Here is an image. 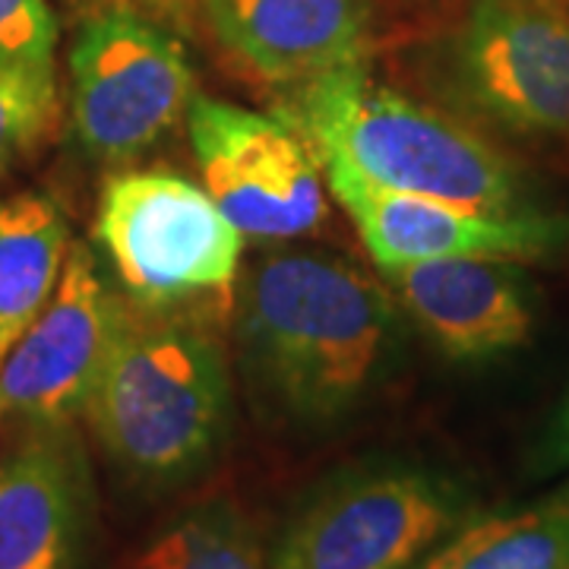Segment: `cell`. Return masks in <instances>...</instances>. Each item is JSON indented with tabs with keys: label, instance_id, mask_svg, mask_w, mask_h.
I'll use <instances>...</instances> for the list:
<instances>
[{
	"label": "cell",
	"instance_id": "5b68a950",
	"mask_svg": "<svg viewBox=\"0 0 569 569\" xmlns=\"http://www.w3.org/2000/svg\"><path fill=\"white\" fill-rule=\"evenodd\" d=\"M468 522V493L430 466L370 459L329 475L284 519L266 569H415Z\"/></svg>",
	"mask_w": 569,
	"mask_h": 569
},
{
	"label": "cell",
	"instance_id": "7c38bea8",
	"mask_svg": "<svg viewBox=\"0 0 569 569\" xmlns=\"http://www.w3.org/2000/svg\"><path fill=\"white\" fill-rule=\"evenodd\" d=\"M380 272L396 305L452 361L500 358L531 339L535 295L519 263L456 257Z\"/></svg>",
	"mask_w": 569,
	"mask_h": 569
},
{
	"label": "cell",
	"instance_id": "ffe728a7",
	"mask_svg": "<svg viewBox=\"0 0 569 569\" xmlns=\"http://www.w3.org/2000/svg\"><path fill=\"white\" fill-rule=\"evenodd\" d=\"M104 3H130V0H104Z\"/></svg>",
	"mask_w": 569,
	"mask_h": 569
},
{
	"label": "cell",
	"instance_id": "6da1fadb",
	"mask_svg": "<svg viewBox=\"0 0 569 569\" xmlns=\"http://www.w3.org/2000/svg\"><path fill=\"white\" fill-rule=\"evenodd\" d=\"M387 282L332 253L284 250L247 269L238 351L253 392L284 421H346L380 387L396 348Z\"/></svg>",
	"mask_w": 569,
	"mask_h": 569
},
{
	"label": "cell",
	"instance_id": "ac0fdd59",
	"mask_svg": "<svg viewBox=\"0 0 569 569\" xmlns=\"http://www.w3.org/2000/svg\"><path fill=\"white\" fill-rule=\"evenodd\" d=\"M54 58L58 17L51 0H0V63L58 77Z\"/></svg>",
	"mask_w": 569,
	"mask_h": 569
},
{
	"label": "cell",
	"instance_id": "8992f818",
	"mask_svg": "<svg viewBox=\"0 0 569 569\" xmlns=\"http://www.w3.org/2000/svg\"><path fill=\"white\" fill-rule=\"evenodd\" d=\"M433 63L478 123L569 146V0H468Z\"/></svg>",
	"mask_w": 569,
	"mask_h": 569
},
{
	"label": "cell",
	"instance_id": "4fadbf2b",
	"mask_svg": "<svg viewBox=\"0 0 569 569\" xmlns=\"http://www.w3.org/2000/svg\"><path fill=\"white\" fill-rule=\"evenodd\" d=\"M206 26L250 77L295 86L367 58L373 0H200Z\"/></svg>",
	"mask_w": 569,
	"mask_h": 569
},
{
	"label": "cell",
	"instance_id": "9c48e42d",
	"mask_svg": "<svg viewBox=\"0 0 569 569\" xmlns=\"http://www.w3.org/2000/svg\"><path fill=\"white\" fill-rule=\"evenodd\" d=\"M121 313V291L77 241L41 313L0 361V418L67 427L86 415Z\"/></svg>",
	"mask_w": 569,
	"mask_h": 569
},
{
	"label": "cell",
	"instance_id": "7a4b0ae2",
	"mask_svg": "<svg viewBox=\"0 0 569 569\" xmlns=\"http://www.w3.org/2000/svg\"><path fill=\"white\" fill-rule=\"evenodd\" d=\"M234 392L209 313L149 310L121 295L102 373L86 406L108 459L146 488L193 481L231 433Z\"/></svg>",
	"mask_w": 569,
	"mask_h": 569
},
{
	"label": "cell",
	"instance_id": "277c9868",
	"mask_svg": "<svg viewBox=\"0 0 569 569\" xmlns=\"http://www.w3.org/2000/svg\"><path fill=\"white\" fill-rule=\"evenodd\" d=\"M96 241L130 305L181 313L228 305L244 253V234L203 183L168 168L104 178Z\"/></svg>",
	"mask_w": 569,
	"mask_h": 569
},
{
	"label": "cell",
	"instance_id": "3957f363",
	"mask_svg": "<svg viewBox=\"0 0 569 569\" xmlns=\"http://www.w3.org/2000/svg\"><path fill=\"white\" fill-rule=\"evenodd\" d=\"M279 118L320 162H339L373 187L516 212L531 209L529 183L466 118L418 102L377 80L365 61L284 86Z\"/></svg>",
	"mask_w": 569,
	"mask_h": 569
},
{
	"label": "cell",
	"instance_id": "ba28073f",
	"mask_svg": "<svg viewBox=\"0 0 569 569\" xmlns=\"http://www.w3.org/2000/svg\"><path fill=\"white\" fill-rule=\"evenodd\" d=\"M183 123L203 187L244 241H295L326 222L323 164L291 123L209 96Z\"/></svg>",
	"mask_w": 569,
	"mask_h": 569
},
{
	"label": "cell",
	"instance_id": "2e32d148",
	"mask_svg": "<svg viewBox=\"0 0 569 569\" xmlns=\"http://www.w3.org/2000/svg\"><path fill=\"white\" fill-rule=\"evenodd\" d=\"M127 569H266V550L238 503L203 500L156 531Z\"/></svg>",
	"mask_w": 569,
	"mask_h": 569
},
{
	"label": "cell",
	"instance_id": "d6986e66",
	"mask_svg": "<svg viewBox=\"0 0 569 569\" xmlns=\"http://www.w3.org/2000/svg\"><path fill=\"white\" fill-rule=\"evenodd\" d=\"M545 466L569 468V399L550 427L548 440H545Z\"/></svg>",
	"mask_w": 569,
	"mask_h": 569
},
{
	"label": "cell",
	"instance_id": "8fae6325",
	"mask_svg": "<svg viewBox=\"0 0 569 569\" xmlns=\"http://www.w3.org/2000/svg\"><path fill=\"white\" fill-rule=\"evenodd\" d=\"M92 475L73 425L29 427L0 459V569H80Z\"/></svg>",
	"mask_w": 569,
	"mask_h": 569
},
{
	"label": "cell",
	"instance_id": "5bb4252c",
	"mask_svg": "<svg viewBox=\"0 0 569 569\" xmlns=\"http://www.w3.org/2000/svg\"><path fill=\"white\" fill-rule=\"evenodd\" d=\"M67 250L70 228L51 197L0 200V361L54 295Z\"/></svg>",
	"mask_w": 569,
	"mask_h": 569
},
{
	"label": "cell",
	"instance_id": "e0dca14e",
	"mask_svg": "<svg viewBox=\"0 0 569 569\" xmlns=\"http://www.w3.org/2000/svg\"><path fill=\"white\" fill-rule=\"evenodd\" d=\"M61 127L58 77L0 63V178L29 162Z\"/></svg>",
	"mask_w": 569,
	"mask_h": 569
},
{
	"label": "cell",
	"instance_id": "52a82bcc",
	"mask_svg": "<svg viewBox=\"0 0 569 569\" xmlns=\"http://www.w3.org/2000/svg\"><path fill=\"white\" fill-rule=\"evenodd\" d=\"M67 70L77 140L99 162L149 152L200 96L181 44L130 3H104L80 22Z\"/></svg>",
	"mask_w": 569,
	"mask_h": 569
},
{
	"label": "cell",
	"instance_id": "9a60e30c",
	"mask_svg": "<svg viewBox=\"0 0 569 569\" xmlns=\"http://www.w3.org/2000/svg\"><path fill=\"white\" fill-rule=\"evenodd\" d=\"M415 569H569V481L522 507L468 519Z\"/></svg>",
	"mask_w": 569,
	"mask_h": 569
},
{
	"label": "cell",
	"instance_id": "30bf717a",
	"mask_svg": "<svg viewBox=\"0 0 569 569\" xmlns=\"http://www.w3.org/2000/svg\"><path fill=\"white\" fill-rule=\"evenodd\" d=\"M323 164L326 187L342 203L370 250L377 269L421 260H548L569 247V216L516 209L493 212L475 206L408 197L373 187L339 162Z\"/></svg>",
	"mask_w": 569,
	"mask_h": 569
}]
</instances>
